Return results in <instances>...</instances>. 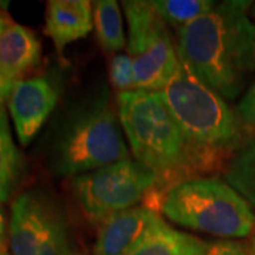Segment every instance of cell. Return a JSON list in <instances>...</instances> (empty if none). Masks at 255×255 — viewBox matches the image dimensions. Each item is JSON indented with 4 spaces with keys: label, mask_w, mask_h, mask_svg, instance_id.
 Returning a JSON list of instances; mask_svg holds the SVG:
<instances>
[{
    "label": "cell",
    "mask_w": 255,
    "mask_h": 255,
    "mask_svg": "<svg viewBox=\"0 0 255 255\" xmlns=\"http://www.w3.org/2000/svg\"><path fill=\"white\" fill-rule=\"evenodd\" d=\"M251 1H216L210 11L177 30L183 67L224 100H234L255 71V23Z\"/></svg>",
    "instance_id": "6da1fadb"
},
{
    "label": "cell",
    "mask_w": 255,
    "mask_h": 255,
    "mask_svg": "<svg viewBox=\"0 0 255 255\" xmlns=\"http://www.w3.org/2000/svg\"><path fill=\"white\" fill-rule=\"evenodd\" d=\"M157 94L180 129L193 179L226 167L248 145L240 115L182 64L176 77Z\"/></svg>",
    "instance_id": "7a4b0ae2"
},
{
    "label": "cell",
    "mask_w": 255,
    "mask_h": 255,
    "mask_svg": "<svg viewBox=\"0 0 255 255\" xmlns=\"http://www.w3.org/2000/svg\"><path fill=\"white\" fill-rule=\"evenodd\" d=\"M118 118L139 163L160 180V193L193 179L180 129L157 92H118Z\"/></svg>",
    "instance_id": "3957f363"
},
{
    "label": "cell",
    "mask_w": 255,
    "mask_h": 255,
    "mask_svg": "<svg viewBox=\"0 0 255 255\" xmlns=\"http://www.w3.org/2000/svg\"><path fill=\"white\" fill-rule=\"evenodd\" d=\"M121 128L104 88L70 112L57 130L50 150L51 170L58 176L77 177L128 159Z\"/></svg>",
    "instance_id": "277c9868"
},
{
    "label": "cell",
    "mask_w": 255,
    "mask_h": 255,
    "mask_svg": "<svg viewBox=\"0 0 255 255\" xmlns=\"http://www.w3.org/2000/svg\"><path fill=\"white\" fill-rule=\"evenodd\" d=\"M160 210L176 224L221 240L255 234L251 204L219 177H194L174 184L164 191Z\"/></svg>",
    "instance_id": "5b68a950"
},
{
    "label": "cell",
    "mask_w": 255,
    "mask_h": 255,
    "mask_svg": "<svg viewBox=\"0 0 255 255\" xmlns=\"http://www.w3.org/2000/svg\"><path fill=\"white\" fill-rule=\"evenodd\" d=\"M73 191L85 217L94 224L145 203L152 193L162 201L159 177L130 157L73 177Z\"/></svg>",
    "instance_id": "8992f818"
},
{
    "label": "cell",
    "mask_w": 255,
    "mask_h": 255,
    "mask_svg": "<svg viewBox=\"0 0 255 255\" xmlns=\"http://www.w3.org/2000/svg\"><path fill=\"white\" fill-rule=\"evenodd\" d=\"M128 20V55L133 64L135 90L159 92L176 77L180 61L169 26L150 1H124Z\"/></svg>",
    "instance_id": "52a82bcc"
},
{
    "label": "cell",
    "mask_w": 255,
    "mask_h": 255,
    "mask_svg": "<svg viewBox=\"0 0 255 255\" xmlns=\"http://www.w3.org/2000/svg\"><path fill=\"white\" fill-rule=\"evenodd\" d=\"M9 240L13 255H73L61 211L38 191L21 193L14 200Z\"/></svg>",
    "instance_id": "ba28073f"
},
{
    "label": "cell",
    "mask_w": 255,
    "mask_h": 255,
    "mask_svg": "<svg viewBox=\"0 0 255 255\" xmlns=\"http://www.w3.org/2000/svg\"><path fill=\"white\" fill-rule=\"evenodd\" d=\"M58 85L50 77H33L14 84L9 110L21 145H28L44 125L58 101Z\"/></svg>",
    "instance_id": "9c48e42d"
},
{
    "label": "cell",
    "mask_w": 255,
    "mask_h": 255,
    "mask_svg": "<svg viewBox=\"0 0 255 255\" xmlns=\"http://www.w3.org/2000/svg\"><path fill=\"white\" fill-rule=\"evenodd\" d=\"M159 219L145 204L118 211L100 224L94 255H127Z\"/></svg>",
    "instance_id": "30bf717a"
},
{
    "label": "cell",
    "mask_w": 255,
    "mask_h": 255,
    "mask_svg": "<svg viewBox=\"0 0 255 255\" xmlns=\"http://www.w3.org/2000/svg\"><path fill=\"white\" fill-rule=\"evenodd\" d=\"M94 26V9L88 0H50L46 10L44 33L54 43L57 53L90 34Z\"/></svg>",
    "instance_id": "8fae6325"
},
{
    "label": "cell",
    "mask_w": 255,
    "mask_h": 255,
    "mask_svg": "<svg viewBox=\"0 0 255 255\" xmlns=\"http://www.w3.org/2000/svg\"><path fill=\"white\" fill-rule=\"evenodd\" d=\"M41 60V43L31 28L10 21L0 34V75L10 81L31 71Z\"/></svg>",
    "instance_id": "7c38bea8"
},
{
    "label": "cell",
    "mask_w": 255,
    "mask_h": 255,
    "mask_svg": "<svg viewBox=\"0 0 255 255\" xmlns=\"http://www.w3.org/2000/svg\"><path fill=\"white\" fill-rule=\"evenodd\" d=\"M201 240L180 233L159 219L127 255H199Z\"/></svg>",
    "instance_id": "4fadbf2b"
},
{
    "label": "cell",
    "mask_w": 255,
    "mask_h": 255,
    "mask_svg": "<svg viewBox=\"0 0 255 255\" xmlns=\"http://www.w3.org/2000/svg\"><path fill=\"white\" fill-rule=\"evenodd\" d=\"M92 9L94 28L101 48L107 54H117L127 44L119 4L115 0H98L92 3Z\"/></svg>",
    "instance_id": "5bb4252c"
},
{
    "label": "cell",
    "mask_w": 255,
    "mask_h": 255,
    "mask_svg": "<svg viewBox=\"0 0 255 255\" xmlns=\"http://www.w3.org/2000/svg\"><path fill=\"white\" fill-rule=\"evenodd\" d=\"M21 156L10 133L7 114L0 110V204L9 199L17 184Z\"/></svg>",
    "instance_id": "9a60e30c"
},
{
    "label": "cell",
    "mask_w": 255,
    "mask_h": 255,
    "mask_svg": "<svg viewBox=\"0 0 255 255\" xmlns=\"http://www.w3.org/2000/svg\"><path fill=\"white\" fill-rule=\"evenodd\" d=\"M224 180L255 209V142L233 156L224 167Z\"/></svg>",
    "instance_id": "2e32d148"
},
{
    "label": "cell",
    "mask_w": 255,
    "mask_h": 255,
    "mask_svg": "<svg viewBox=\"0 0 255 255\" xmlns=\"http://www.w3.org/2000/svg\"><path fill=\"white\" fill-rule=\"evenodd\" d=\"M216 1L211 0H153L150 1L156 14L169 27L182 28L207 13Z\"/></svg>",
    "instance_id": "e0dca14e"
},
{
    "label": "cell",
    "mask_w": 255,
    "mask_h": 255,
    "mask_svg": "<svg viewBox=\"0 0 255 255\" xmlns=\"http://www.w3.org/2000/svg\"><path fill=\"white\" fill-rule=\"evenodd\" d=\"M110 80L114 88H117L119 92L135 90L133 64L129 55L124 53L112 55L110 63Z\"/></svg>",
    "instance_id": "ac0fdd59"
},
{
    "label": "cell",
    "mask_w": 255,
    "mask_h": 255,
    "mask_svg": "<svg viewBox=\"0 0 255 255\" xmlns=\"http://www.w3.org/2000/svg\"><path fill=\"white\" fill-rule=\"evenodd\" d=\"M199 255H253L248 244L236 240H210L201 241Z\"/></svg>",
    "instance_id": "d6986e66"
},
{
    "label": "cell",
    "mask_w": 255,
    "mask_h": 255,
    "mask_svg": "<svg viewBox=\"0 0 255 255\" xmlns=\"http://www.w3.org/2000/svg\"><path fill=\"white\" fill-rule=\"evenodd\" d=\"M237 114L248 132L255 135V82H253L241 101L238 102Z\"/></svg>",
    "instance_id": "ffe728a7"
},
{
    "label": "cell",
    "mask_w": 255,
    "mask_h": 255,
    "mask_svg": "<svg viewBox=\"0 0 255 255\" xmlns=\"http://www.w3.org/2000/svg\"><path fill=\"white\" fill-rule=\"evenodd\" d=\"M14 84H16L14 81H10L7 78H4L3 75H0V110L3 108L4 101L9 100L10 94L13 91Z\"/></svg>",
    "instance_id": "44dd1931"
},
{
    "label": "cell",
    "mask_w": 255,
    "mask_h": 255,
    "mask_svg": "<svg viewBox=\"0 0 255 255\" xmlns=\"http://www.w3.org/2000/svg\"><path fill=\"white\" fill-rule=\"evenodd\" d=\"M6 241H7L6 216H4V210L0 207V251L6 250Z\"/></svg>",
    "instance_id": "7402d4cb"
},
{
    "label": "cell",
    "mask_w": 255,
    "mask_h": 255,
    "mask_svg": "<svg viewBox=\"0 0 255 255\" xmlns=\"http://www.w3.org/2000/svg\"><path fill=\"white\" fill-rule=\"evenodd\" d=\"M10 21H11V20H10L9 16H7V13H0V34L3 33L4 28L7 27V24H9Z\"/></svg>",
    "instance_id": "603a6c76"
},
{
    "label": "cell",
    "mask_w": 255,
    "mask_h": 255,
    "mask_svg": "<svg viewBox=\"0 0 255 255\" xmlns=\"http://www.w3.org/2000/svg\"><path fill=\"white\" fill-rule=\"evenodd\" d=\"M248 246H250V248H251V253H253V255H255V234L250 237V243H248Z\"/></svg>",
    "instance_id": "cb8c5ba5"
},
{
    "label": "cell",
    "mask_w": 255,
    "mask_h": 255,
    "mask_svg": "<svg viewBox=\"0 0 255 255\" xmlns=\"http://www.w3.org/2000/svg\"><path fill=\"white\" fill-rule=\"evenodd\" d=\"M9 6V1H0V13H6Z\"/></svg>",
    "instance_id": "d4e9b609"
},
{
    "label": "cell",
    "mask_w": 255,
    "mask_h": 255,
    "mask_svg": "<svg viewBox=\"0 0 255 255\" xmlns=\"http://www.w3.org/2000/svg\"><path fill=\"white\" fill-rule=\"evenodd\" d=\"M251 13H253V16L255 17V4L253 3V6H251Z\"/></svg>",
    "instance_id": "484cf974"
},
{
    "label": "cell",
    "mask_w": 255,
    "mask_h": 255,
    "mask_svg": "<svg viewBox=\"0 0 255 255\" xmlns=\"http://www.w3.org/2000/svg\"><path fill=\"white\" fill-rule=\"evenodd\" d=\"M0 255H10L6 250H3V251H0Z\"/></svg>",
    "instance_id": "4316f807"
}]
</instances>
